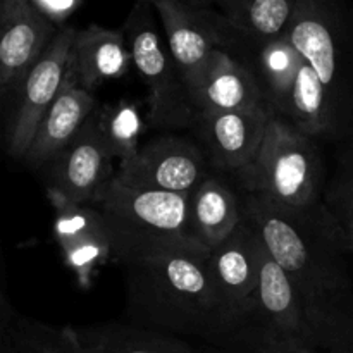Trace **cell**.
Instances as JSON below:
<instances>
[{"label": "cell", "mask_w": 353, "mask_h": 353, "mask_svg": "<svg viewBox=\"0 0 353 353\" xmlns=\"http://www.w3.org/2000/svg\"><path fill=\"white\" fill-rule=\"evenodd\" d=\"M243 195H255L290 212H312L323 203L326 178L316 140L274 116L250 165L233 174Z\"/></svg>", "instance_id": "4"}, {"label": "cell", "mask_w": 353, "mask_h": 353, "mask_svg": "<svg viewBox=\"0 0 353 353\" xmlns=\"http://www.w3.org/2000/svg\"><path fill=\"white\" fill-rule=\"evenodd\" d=\"M209 254L179 252L123 265L126 323L195 338L210 348L233 343L254 324L223 299Z\"/></svg>", "instance_id": "2"}, {"label": "cell", "mask_w": 353, "mask_h": 353, "mask_svg": "<svg viewBox=\"0 0 353 353\" xmlns=\"http://www.w3.org/2000/svg\"><path fill=\"white\" fill-rule=\"evenodd\" d=\"M72 54L79 83L90 92H95L105 83L119 81L134 68L124 31L99 24L78 30Z\"/></svg>", "instance_id": "19"}, {"label": "cell", "mask_w": 353, "mask_h": 353, "mask_svg": "<svg viewBox=\"0 0 353 353\" xmlns=\"http://www.w3.org/2000/svg\"><path fill=\"white\" fill-rule=\"evenodd\" d=\"M97 107L99 103L93 92L86 90L79 83L74 68V54H72V64L65 76L64 85L41 123L38 124L24 162L30 168L50 164L71 143L72 138L93 116Z\"/></svg>", "instance_id": "17"}, {"label": "cell", "mask_w": 353, "mask_h": 353, "mask_svg": "<svg viewBox=\"0 0 353 353\" xmlns=\"http://www.w3.org/2000/svg\"><path fill=\"white\" fill-rule=\"evenodd\" d=\"M209 174L210 165L199 143L161 134L141 145L137 157L117 169L116 178L130 188L190 195Z\"/></svg>", "instance_id": "8"}, {"label": "cell", "mask_w": 353, "mask_h": 353, "mask_svg": "<svg viewBox=\"0 0 353 353\" xmlns=\"http://www.w3.org/2000/svg\"><path fill=\"white\" fill-rule=\"evenodd\" d=\"M30 2L45 19L57 28H62V24L83 6L85 0H30Z\"/></svg>", "instance_id": "28"}, {"label": "cell", "mask_w": 353, "mask_h": 353, "mask_svg": "<svg viewBox=\"0 0 353 353\" xmlns=\"http://www.w3.org/2000/svg\"><path fill=\"white\" fill-rule=\"evenodd\" d=\"M100 138L107 152L117 161L119 168L133 161L140 152L141 134L145 130L140 105L126 99L99 105L93 112Z\"/></svg>", "instance_id": "24"}, {"label": "cell", "mask_w": 353, "mask_h": 353, "mask_svg": "<svg viewBox=\"0 0 353 353\" xmlns=\"http://www.w3.org/2000/svg\"><path fill=\"white\" fill-rule=\"evenodd\" d=\"M54 210V236L64 264L74 274L81 290L92 288L95 276L112 262V243L99 210L88 203H76L47 190Z\"/></svg>", "instance_id": "10"}, {"label": "cell", "mask_w": 353, "mask_h": 353, "mask_svg": "<svg viewBox=\"0 0 353 353\" xmlns=\"http://www.w3.org/2000/svg\"><path fill=\"white\" fill-rule=\"evenodd\" d=\"M148 2H152V3H155V2H157V0H148Z\"/></svg>", "instance_id": "34"}, {"label": "cell", "mask_w": 353, "mask_h": 353, "mask_svg": "<svg viewBox=\"0 0 353 353\" xmlns=\"http://www.w3.org/2000/svg\"><path fill=\"white\" fill-rule=\"evenodd\" d=\"M323 207L341 230L353 221V133L340 141L336 165L324 188Z\"/></svg>", "instance_id": "25"}, {"label": "cell", "mask_w": 353, "mask_h": 353, "mask_svg": "<svg viewBox=\"0 0 353 353\" xmlns=\"http://www.w3.org/2000/svg\"><path fill=\"white\" fill-rule=\"evenodd\" d=\"M243 223V202L226 179L210 172L190 193V230L207 250L223 243Z\"/></svg>", "instance_id": "20"}, {"label": "cell", "mask_w": 353, "mask_h": 353, "mask_svg": "<svg viewBox=\"0 0 353 353\" xmlns=\"http://www.w3.org/2000/svg\"><path fill=\"white\" fill-rule=\"evenodd\" d=\"M262 238L243 219L233 234L209 254L210 271L228 305L255 324V293L259 286Z\"/></svg>", "instance_id": "15"}, {"label": "cell", "mask_w": 353, "mask_h": 353, "mask_svg": "<svg viewBox=\"0 0 353 353\" xmlns=\"http://www.w3.org/2000/svg\"><path fill=\"white\" fill-rule=\"evenodd\" d=\"M102 216L121 265L179 254L210 252L190 230V195L137 190L114 178L92 203Z\"/></svg>", "instance_id": "3"}, {"label": "cell", "mask_w": 353, "mask_h": 353, "mask_svg": "<svg viewBox=\"0 0 353 353\" xmlns=\"http://www.w3.org/2000/svg\"><path fill=\"white\" fill-rule=\"evenodd\" d=\"M14 316H16V314H14ZM12 336H14V343H16L17 353H37L33 350V347H31V345L28 343V341L24 340L19 333H17L16 327H14V321H12Z\"/></svg>", "instance_id": "31"}, {"label": "cell", "mask_w": 353, "mask_h": 353, "mask_svg": "<svg viewBox=\"0 0 353 353\" xmlns=\"http://www.w3.org/2000/svg\"><path fill=\"white\" fill-rule=\"evenodd\" d=\"M181 2L188 3V6L195 7V9H209V7L216 6L217 0H181Z\"/></svg>", "instance_id": "32"}, {"label": "cell", "mask_w": 353, "mask_h": 353, "mask_svg": "<svg viewBox=\"0 0 353 353\" xmlns=\"http://www.w3.org/2000/svg\"><path fill=\"white\" fill-rule=\"evenodd\" d=\"M192 102L196 116L231 110H272L250 69L223 48L210 55L199 85L192 92Z\"/></svg>", "instance_id": "18"}, {"label": "cell", "mask_w": 353, "mask_h": 353, "mask_svg": "<svg viewBox=\"0 0 353 353\" xmlns=\"http://www.w3.org/2000/svg\"><path fill=\"white\" fill-rule=\"evenodd\" d=\"M323 348L327 353H353V309L336 324Z\"/></svg>", "instance_id": "29"}, {"label": "cell", "mask_w": 353, "mask_h": 353, "mask_svg": "<svg viewBox=\"0 0 353 353\" xmlns=\"http://www.w3.org/2000/svg\"><path fill=\"white\" fill-rule=\"evenodd\" d=\"M285 117L296 130L314 140L327 138L338 141L336 123L326 90L303 57Z\"/></svg>", "instance_id": "22"}, {"label": "cell", "mask_w": 353, "mask_h": 353, "mask_svg": "<svg viewBox=\"0 0 353 353\" xmlns=\"http://www.w3.org/2000/svg\"><path fill=\"white\" fill-rule=\"evenodd\" d=\"M152 9L154 3L148 0H137L123 26L133 65L147 90V121L155 130L193 126L196 110L188 86L159 37Z\"/></svg>", "instance_id": "6"}, {"label": "cell", "mask_w": 353, "mask_h": 353, "mask_svg": "<svg viewBox=\"0 0 353 353\" xmlns=\"http://www.w3.org/2000/svg\"><path fill=\"white\" fill-rule=\"evenodd\" d=\"M154 7L164 26L169 54L192 97L210 55L224 47L231 24L212 7L195 9L181 0H157Z\"/></svg>", "instance_id": "9"}, {"label": "cell", "mask_w": 353, "mask_h": 353, "mask_svg": "<svg viewBox=\"0 0 353 353\" xmlns=\"http://www.w3.org/2000/svg\"><path fill=\"white\" fill-rule=\"evenodd\" d=\"M61 28L45 19L30 0H0V92H17Z\"/></svg>", "instance_id": "12"}, {"label": "cell", "mask_w": 353, "mask_h": 353, "mask_svg": "<svg viewBox=\"0 0 353 353\" xmlns=\"http://www.w3.org/2000/svg\"><path fill=\"white\" fill-rule=\"evenodd\" d=\"M286 37L316 71L331 102L338 141L353 133V7L348 0H299Z\"/></svg>", "instance_id": "5"}, {"label": "cell", "mask_w": 353, "mask_h": 353, "mask_svg": "<svg viewBox=\"0 0 353 353\" xmlns=\"http://www.w3.org/2000/svg\"><path fill=\"white\" fill-rule=\"evenodd\" d=\"M243 219L257 230L271 257L288 274L323 348L336 324L353 309V285L343 230L317 207L290 212L255 195H243Z\"/></svg>", "instance_id": "1"}, {"label": "cell", "mask_w": 353, "mask_h": 353, "mask_svg": "<svg viewBox=\"0 0 353 353\" xmlns=\"http://www.w3.org/2000/svg\"><path fill=\"white\" fill-rule=\"evenodd\" d=\"M78 30L62 26L16 92V103L7 124V150L14 159L26 157L38 124L57 99L72 64Z\"/></svg>", "instance_id": "7"}, {"label": "cell", "mask_w": 353, "mask_h": 353, "mask_svg": "<svg viewBox=\"0 0 353 353\" xmlns=\"http://www.w3.org/2000/svg\"><path fill=\"white\" fill-rule=\"evenodd\" d=\"M299 0H217L224 19L255 40H272L286 33Z\"/></svg>", "instance_id": "23"}, {"label": "cell", "mask_w": 353, "mask_h": 353, "mask_svg": "<svg viewBox=\"0 0 353 353\" xmlns=\"http://www.w3.org/2000/svg\"><path fill=\"white\" fill-rule=\"evenodd\" d=\"M255 326L269 340L303 345L312 350L319 348L292 279L271 257L264 241L255 293Z\"/></svg>", "instance_id": "14"}, {"label": "cell", "mask_w": 353, "mask_h": 353, "mask_svg": "<svg viewBox=\"0 0 353 353\" xmlns=\"http://www.w3.org/2000/svg\"><path fill=\"white\" fill-rule=\"evenodd\" d=\"M209 353H317V350L286 341H247L234 347L212 348Z\"/></svg>", "instance_id": "27"}, {"label": "cell", "mask_w": 353, "mask_h": 353, "mask_svg": "<svg viewBox=\"0 0 353 353\" xmlns=\"http://www.w3.org/2000/svg\"><path fill=\"white\" fill-rule=\"evenodd\" d=\"M274 116L278 114L268 109L199 114L196 131L210 169L236 174L250 165Z\"/></svg>", "instance_id": "11"}, {"label": "cell", "mask_w": 353, "mask_h": 353, "mask_svg": "<svg viewBox=\"0 0 353 353\" xmlns=\"http://www.w3.org/2000/svg\"><path fill=\"white\" fill-rule=\"evenodd\" d=\"M14 327L37 353H81L72 341L68 326L52 327L28 317L14 316Z\"/></svg>", "instance_id": "26"}, {"label": "cell", "mask_w": 353, "mask_h": 353, "mask_svg": "<svg viewBox=\"0 0 353 353\" xmlns=\"http://www.w3.org/2000/svg\"><path fill=\"white\" fill-rule=\"evenodd\" d=\"M47 190L76 203L92 205L102 190L116 178L114 159L100 138L93 117L50 162Z\"/></svg>", "instance_id": "13"}, {"label": "cell", "mask_w": 353, "mask_h": 353, "mask_svg": "<svg viewBox=\"0 0 353 353\" xmlns=\"http://www.w3.org/2000/svg\"><path fill=\"white\" fill-rule=\"evenodd\" d=\"M343 236H345V245H347V250L353 252V221L343 230Z\"/></svg>", "instance_id": "33"}, {"label": "cell", "mask_w": 353, "mask_h": 353, "mask_svg": "<svg viewBox=\"0 0 353 353\" xmlns=\"http://www.w3.org/2000/svg\"><path fill=\"white\" fill-rule=\"evenodd\" d=\"M14 310L7 303L6 296L2 300V333H0V353H17L12 336Z\"/></svg>", "instance_id": "30"}, {"label": "cell", "mask_w": 353, "mask_h": 353, "mask_svg": "<svg viewBox=\"0 0 353 353\" xmlns=\"http://www.w3.org/2000/svg\"><path fill=\"white\" fill-rule=\"evenodd\" d=\"M223 50L250 69L271 109L285 117L302 64V55L288 37L283 34L272 40H255L233 28Z\"/></svg>", "instance_id": "16"}, {"label": "cell", "mask_w": 353, "mask_h": 353, "mask_svg": "<svg viewBox=\"0 0 353 353\" xmlns=\"http://www.w3.org/2000/svg\"><path fill=\"white\" fill-rule=\"evenodd\" d=\"M81 353H209L200 352L183 338L131 323L68 326Z\"/></svg>", "instance_id": "21"}]
</instances>
